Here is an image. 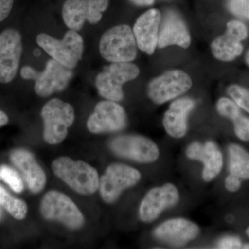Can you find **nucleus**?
Listing matches in <instances>:
<instances>
[{
  "label": "nucleus",
  "mask_w": 249,
  "mask_h": 249,
  "mask_svg": "<svg viewBox=\"0 0 249 249\" xmlns=\"http://www.w3.org/2000/svg\"><path fill=\"white\" fill-rule=\"evenodd\" d=\"M52 170L55 176L79 194L92 195L99 187L97 170L81 160L59 157L52 163Z\"/></svg>",
  "instance_id": "f257e3e1"
},
{
  "label": "nucleus",
  "mask_w": 249,
  "mask_h": 249,
  "mask_svg": "<svg viewBox=\"0 0 249 249\" xmlns=\"http://www.w3.org/2000/svg\"><path fill=\"white\" fill-rule=\"evenodd\" d=\"M99 51L107 61H133L137 57V44L132 29L121 24L108 29L100 40Z\"/></svg>",
  "instance_id": "f03ea898"
},
{
  "label": "nucleus",
  "mask_w": 249,
  "mask_h": 249,
  "mask_svg": "<svg viewBox=\"0 0 249 249\" xmlns=\"http://www.w3.org/2000/svg\"><path fill=\"white\" fill-rule=\"evenodd\" d=\"M41 116L44 122V139L50 145L63 142L75 119L74 109L71 105L58 98H53L42 107Z\"/></svg>",
  "instance_id": "7ed1b4c3"
},
{
  "label": "nucleus",
  "mask_w": 249,
  "mask_h": 249,
  "mask_svg": "<svg viewBox=\"0 0 249 249\" xmlns=\"http://www.w3.org/2000/svg\"><path fill=\"white\" fill-rule=\"evenodd\" d=\"M36 42L52 58L67 68L73 70L83 57L84 42L77 31H67L62 40L46 34L37 36Z\"/></svg>",
  "instance_id": "20e7f679"
},
{
  "label": "nucleus",
  "mask_w": 249,
  "mask_h": 249,
  "mask_svg": "<svg viewBox=\"0 0 249 249\" xmlns=\"http://www.w3.org/2000/svg\"><path fill=\"white\" fill-rule=\"evenodd\" d=\"M21 76L25 80H35L34 89L41 97L63 91L70 83L73 72L52 58L47 62L43 71H37L29 66L23 67Z\"/></svg>",
  "instance_id": "39448f33"
},
{
  "label": "nucleus",
  "mask_w": 249,
  "mask_h": 249,
  "mask_svg": "<svg viewBox=\"0 0 249 249\" xmlns=\"http://www.w3.org/2000/svg\"><path fill=\"white\" fill-rule=\"evenodd\" d=\"M40 212L47 220L58 221L71 230H78L85 224L84 216L76 205L60 192L46 193L41 201Z\"/></svg>",
  "instance_id": "423d86ee"
},
{
  "label": "nucleus",
  "mask_w": 249,
  "mask_h": 249,
  "mask_svg": "<svg viewBox=\"0 0 249 249\" xmlns=\"http://www.w3.org/2000/svg\"><path fill=\"white\" fill-rule=\"evenodd\" d=\"M139 73V67L130 62H112L105 67L96 77L98 93L109 101H122L124 97L123 85L135 79Z\"/></svg>",
  "instance_id": "0eeeda50"
},
{
  "label": "nucleus",
  "mask_w": 249,
  "mask_h": 249,
  "mask_svg": "<svg viewBox=\"0 0 249 249\" xmlns=\"http://www.w3.org/2000/svg\"><path fill=\"white\" fill-rule=\"evenodd\" d=\"M142 175L128 165L114 163L109 165L99 179L100 193L105 202L111 204L117 200L124 190L135 186Z\"/></svg>",
  "instance_id": "6e6552de"
},
{
  "label": "nucleus",
  "mask_w": 249,
  "mask_h": 249,
  "mask_svg": "<svg viewBox=\"0 0 249 249\" xmlns=\"http://www.w3.org/2000/svg\"><path fill=\"white\" fill-rule=\"evenodd\" d=\"M110 0H66L62 6V18L71 30L79 31L88 21L97 24L103 13L107 9Z\"/></svg>",
  "instance_id": "1a4fd4ad"
},
{
  "label": "nucleus",
  "mask_w": 249,
  "mask_h": 249,
  "mask_svg": "<svg viewBox=\"0 0 249 249\" xmlns=\"http://www.w3.org/2000/svg\"><path fill=\"white\" fill-rule=\"evenodd\" d=\"M191 77L181 70H170L154 78L147 87V95L156 104H163L188 91Z\"/></svg>",
  "instance_id": "9d476101"
},
{
  "label": "nucleus",
  "mask_w": 249,
  "mask_h": 249,
  "mask_svg": "<svg viewBox=\"0 0 249 249\" xmlns=\"http://www.w3.org/2000/svg\"><path fill=\"white\" fill-rule=\"evenodd\" d=\"M110 148L119 157L139 163H152L160 157V150L157 144L142 136L116 137L111 141Z\"/></svg>",
  "instance_id": "9b49d317"
},
{
  "label": "nucleus",
  "mask_w": 249,
  "mask_h": 249,
  "mask_svg": "<svg viewBox=\"0 0 249 249\" xmlns=\"http://www.w3.org/2000/svg\"><path fill=\"white\" fill-rule=\"evenodd\" d=\"M22 53V36L14 29L0 34V83H11L17 75Z\"/></svg>",
  "instance_id": "f8f14e48"
},
{
  "label": "nucleus",
  "mask_w": 249,
  "mask_h": 249,
  "mask_svg": "<svg viewBox=\"0 0 249 249\" xmlns=\"http://www.w3.org/2000/svg\"><path fill=\"white\" fill-rule=\"evenodd\" d=\"M126 125L127 115L124 107L109 100L98 103L87 123L89 132L93 134L119 132Z\"/></svg>",
  "instance_id": "ddd939ff"
},
{
  "label": "nucleus",
  "mask_w": 249,
  "mask_h": 249,
  "mask_svg": "<svg viewBox=\"0 0 249 249\" xmlns=\"http://www.w3.org/2000/svg\"><path fill=\"white\" fill-rule=\"evenodd\" d=\"M179 193L175 185L166 183L161 187H156L148 191L139 207L141 220L145 223L152 222L165 209L178 204Z\"/></svg>",
  "instance_id": "4468645a"
},
{
  "label": "nucleus",
  "mask_w": 249,
  "mask_h": 249,
  "mask_svg": "<svg viewBox=\"0 0 249 249\" xmlns=\"http://www.w3.org/2000/svg\"><path fill=\"white\" fill-rule=\"evenodd\" d=\"M199 228L195 223L183 218L169 219L154 231L156 238L175 247H181L196 239Z\"/></svg>",
  "instance_id": "2eb2a0df"
},
{
  "label": "nucleus",
  "mask_w": 249,
  "mask_h": 249,
  "mask_svg": "<svg viewBox=\"0 0 249 249\" xmlns=\"http://www.w3.org/2000/svg\"><path fill=\"white\" fill-rule=\"evenodd\" d=\"M161 15L157 9H151L139 16L134 24L133 34L137 46L148 55L155 52L158 43Z\"/></svg>",
  "instance_id": "dca6fc26"
},
{
  "label": "nucleus",
  "mask_w": 249,
  "mask_h": 249,
  "mask_svg": "<svg viewBox=\"0 0 249 249\" xmlns=\"http://www.w3.org/2000/svg\"><path fill=\"white\" fill-rule=\"evenodd\" d=\"M186 156L190 160L202 162L204 166L202 178L207 182L213 180L222 170V154L214 142H208L205 144L192 142L187 148Z\"/></svg>",
  "instance_id": "f3484780"
},
{
  "label": "nucleus",
  "mask_w": 249,
  "mask_h": 249,
  "mask_svg": "<svg viewBox=\"0 0 249 249\" xmlns=\"http://www.w3.org/2000/svg\"><path fill=\"white\" fill-rule=\"evenodd\" d=\"M10 160L22 172L31 192L37 194L44 189L47 182L45 172L30 152L24 149H16L11 152Z\"/></svg>",
  "instance_id": "a211bd4d"
},
{
  "label": "nucleus",
  "mask_w": 249,
  "mask_h": 249,
  "mask_svg": "<svg viewBox=\"0 0 249 249\" xmlns=\"http://www.w3.org/2000/svg\"><path fill=\"white\" fill-rule=\"evenodd\" d=\"M191 43V35L182 18L173 11L168 12L159 31L157 46L164 48L170 45H178L187 49Z\"/></svg>",
  "instance_id": "6ab92c4d"
},
{
  "label": "nucleus",
  "mask_w": 249,
  "mask_h": 249,
  "mask_svg": "<svg viewBox=\"0 0 249 249\" xmlns=\"http://www.w3.org/2000/svg\"><path fill=\"white\" fill-rule=\"evenodd\" d=\"M191 98H183L173 101L163 116V127L170 137L182 138L188 130L187 118L195 107Z\"/></svg>",
  "instance_id": "aec40b11"
},
{
  "label": "nucleus",
  "mask_w": 249,
  "mask_h": 249,
  "mask_svg": "<svg viewBox=\"0 0 249 249\" xmlns=\"http://www.w3.org/2000/svg\"><path fill=\"white\" fill-rule=\"evenodd\" d=\"M241 41L240 37L227 29L224 35L218 37L211 44V51L214 58L224 62L235 60L243 52Z\"/></svg>",
  "instance_id": "412c9836"
},
{
  "label": "nucleus",
  "mask_w": 249,
  "mask_h": 249,
  "mask_svg": "<svg viewBox=\"0 0 249 249\" xmlns=\"http://www.w3.org/2000/svg\"><path fill=\"white\" fill-rule=\"evenodd\" d=\"M229 171L242 179H249V154L235 144L229 147Z\"/></svg>",
  "instance_id": "4be33fe9"
},
{
  "label": "nucleus",
  "mask_w": 249,
  "mask_h": 249,
  "mask_svg": "<svg viewBox=\"0 0 249 249\" xmlns=\"http://www.w3.org/2000/svg\"><path fill=\"white\" fill-rule=\"evenodd\" d=\"M0 205L13 217L18 220H22L27 216L28 208L25 201L11 196L1 184H0Z\"/></svg>",
  "instance_id": "5701e85b"
},
{
  "label": "nucleus",
  "mask_w": 249,
  "mask_h": 249,
  "mask_svg": "<svg viewBox=\"0 0 249 249\" xmlns=\"http://www.w3.org/2000/svg\"><path fill=\"white\" fill-rule=\"evenodd\" d=\"M0 181H4L16 193L24 191V185L18 172L6 165H0Z\"/></svg>",
  "instance_id": "b1692460"
},
{
  "label": "nucleus",
  "mask_w": 249,
  "mask_h": 249,
  "mask_svg": "<svg viewBox=\"0 0 249 249\" xmlns=\"http://www.w3.org/2000/svg\"><path fill=\"white\" fill-rule=\"evenodd\" d=\"M216 107L220 115L232 121L241 114L239 106L229 98H221L218 100Z\"/></svg>",
  "instance_id": "393cba45"
},
{
  "label": "nucleus",
  "mask_w": 249,
  "mask_h": 249,
  "mask_svg": "<svg viewBox=\"0 0 249 249\" xmlns=\"http://www.w3.org/2000/svg\"><path fill=\"white\" fill-rule=\"evenodd\" d=\"M227 92L239 107L249 113V91L237 85H231Z\"/></svg>",
  "instance_id": "a878e982"
},
{
  "label": "nucleus",
  "mask_w": 249,
  "mask_h": 249,
  "mask_svg": "<svg viewBox=\"0 0 249 249\" xmlns=\"http://www.w3.org/2000/svg\"><path fill=\"white\" fill-rule=\"evenodd\" d=\"M227 7L231 14L249 20V0H228Z\"/></svg>",
  "instance_id": "bb28decb"
},
{
  "label": "nucleus",
  "mask_w": 249,
  "mask_h": 249,
  "mask_svg": "<svg viewBox=\"0 0 249 249\" xmlns=\"http://www.w3.org/2000/svg\"><path fill=\"white\" fill-rule=\"evenodd\" d=\"M233 121L234 129L237 137L241 140L249 141V118L242 116V114Z\"/></svg>",
  "instance_id": "cd10ccee"
},
{
  "label": "nucleus",
  "mask_w": 249,
  "mask_h": 249,
  "mask_svg": "<svg viewBox=\"0 0 249 249\" xmlns=\"http://www.w3.org/2000/svg\"><path fill=\"white\" fill-rule=\"evenodd\" d=\"M241 247H242V242L240 239L233 236L224 237L217 243V248L219 249H240Z\"/></svg>",
  "instance_id": "c85d7f7f"
},
{
  "label": "nucleus",
  "mask_w": 249,
  "mask_h": 249,
  "mask_svg": "<svg viewBox=\"0 0 249 249\" xmlns=\"http://www.w3.org/2000/svg\"><path fill=\"white\" fill-rule=\"evenodd\" d=\"M15 0H0V22L8 17L14 6Z\"/></svg>",
  "instance_id": "c756f323"
},
{
  "label": "nucleus",
  "mask_w": 249,
  "mask_h": 249,
  "mask_svg": "<svg viewBox=\"0 0 249 249\" xmlns=\"http://www.w3.org/2000/svg\"><path fill=\"white\" fill-rule=\"evenodd\" d=\"M240 178L235 175L231 174L226 178L225 187L229 192L234 193V192L237 191L240 189Z\"/></svg>",
  "instance_id": "7c9ffc66"
},
{
  "label": "nucleus",
  "mask_w": 249,
  "mask_h": 249,
  "mask_svg": "<svg viewBox=\"0 0 249 249\" xmlns=\"http://www.w3.org/2000/svg\"><path fill=\"white\" fill-rule=\"evenodd\" d=\"M133 4L139 6H151L155 2V0H130Z\"/></svg>",
  "instance_id": "2f4dec72"
},
{
  "label": "nucleus",
  "mask_w": 249,
  "mask_h": 249,
  "mask_svg": "<svg viewBox=\"0 0 249 249\" xmlns=\"http://www.w3.org/2000/svg\"><path fill=\"white\" fill-rule=\"evenodd\" d=\"M9 123V117L6 113L0 110V127L6 125Z\"/></svg>",
  "instance_id": "473e14b6"
},
{
  "label": "nucleus",
  "mask_w": 249,
  "mask_h": 249,
  "mask_svg": "<svg viewBox=\"0 0 249 249\" xmlns=\"http://www.w3.org/2000/svg\"><path fill=\"white\" fill-rule=\"evenodd\" d=\"M3 217H4V213H3L2 207L0 205V222H1V220H2Z\"/></svg>",
  "instance_id": "72a5a7b5"
},
{
  "label": "nucleus",
  "mask_w": 249,
  "mask_h": 249,
  "mask_svg": "<svg viewBox=\"0 0 249 249\" xmlns=\"http://www.w3.org/2000/svg\"><path fill=\"white\" fill-rule=\"evenodd\" d=\"M246 62H247V65L249 66V50L246 55Z\"/></svg>",
  "instance_id": "f704fd0d"
},
{
  "label": "nucleus",
  "mask_w": 249,
  "mask_h": 249,
  "mask_svg": "<svg viewBox=\"0 0 249 249\" xmlns=\"http://www.w3.org/2000/svg\"><path fill=\"white\" fill-rule=\"evenodd\" d=\"M41 52L40 50L38 49H36L35 52H34V55H36V56L38 57L39 55H40Z\"/></svg>",
  "instance_id": "c9c22d12"
},
{
  "label": "nucleus",
  "mask_w": 249,
  "mask_h": 249,
  "mask_svg": "<svg viewBox=\"0 0 249 249\" xmlns=\"http://www.w3.org/2000/svg\"><path fill=\"white\" fill-rule=\"evenodd\" d=\"M242 248H243V249H249V245H245V246H244L243 247H242Z\"/></svg>",
  "instance_id": "e433bc0d"
},
{
  "label": "nucleus",
  "mask_w": 249,
  "mask_h": 249,
  "mask_svg": "<svg viewBox=\"0 0 249 249\" xmlns=\"http://www.w3.org/2000/svg\"><path fill=\"white\" fill-rule=\"evenodd\" d=\"M246 232H247V235H248L249 237V227L247 229V231H246Z\"/></svg>",
  "instance_id": "4c0bfd02"
}]
</instances>
